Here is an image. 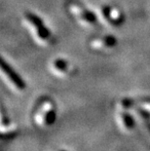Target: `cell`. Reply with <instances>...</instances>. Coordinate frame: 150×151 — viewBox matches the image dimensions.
Returning <instances> with one entry per match:
<instances>
[{
  "mask_svg": "<svg viewBox=\"0 0 150 151\" xmlns=\"http://www.w3.org/2000/svg\"><path fill=\"white\" fill-rule=\"evenodd\" d=\"M56 111L53 110V109H49L47 110L45 113V116H44V121H45L46 125H52L54 122L56 121Z\"/></svg>",
  "mask_w": 150,
  "mask_h": 151,
  "instance_id": "7",
  "label": "cell"
},
{
  "mask_svg": "<svg viewBox=\"0 0 150 151\" xmlns=\"http://www.w3.org/2000/svg\"><path fill=\"white\" fill-rule=\"evenodd\" d=\"M117 44V39L111 35H105L103 37L97 38L91 42V46L93 49L97 51H107L111 50Z\"/></svg>",
  "mask_w": 150,
  "mask_h": 151,
  "instance_id": "3",
  "label": "cell"
},
{
  "mask_svg": "<svg viewBox=\"0 0 150 151\" xmlns=\"http://www.w3.org/2000/svg\"><path fill=\"white\" fill-rule=\"evenodd\" d=\"M98 18L100 19V22H103L105 25L110 27H114L112 20L110 17V7L109 6H101L98 9Z\"/></svg>",
  "mask_w": 150,
  "mask_h": 151,
  "instance_id": "6",
  "label": "cell"
},
{
  "mask_svg": "<svg viewBox=\"0 0 150 151\" xmlns=\"http://www.w3.org/2000/svg\"><path fill=\"white\" fill-rule=\"evenodd\" d=\"M0 67H1V72L3 76H4L16 89L19 90V91H23V90L25 89L24 81L4 60H1V65H0Z\"/></svg>",
  "mask_w": 150,
  "mask_h": 151,
  "instance_id": "2",
  "label": "cell"
},
{
  "mask_svg": "<svg viewBox=\"0 0 150 151\" xmlns=\"http://www.w3.org/2000/svg\"><path fill=\"white\" fill-rule=\"evenodd\" d=\"M122 104H123L124 107H130L131 105L133 104V101H131V99H123Z\"/></svg>",
  "mask_w": 150,
  "mask_h": 151,
  "instance_id": "9",
  "label": "cell"
},
{
  "mask_svg": "<svg viewBox=\"0 0 150 151\" xmlns=\"http://www.w3.org/2000/svg\"><path fill=\"white\" fill-rule=\"evenodd\" d=\"M146 126H147V128H148V130L150 131V122H148V121H146Z\"/></svg>",
  "mask_w": 150,
  "mask_h": 151,
  "instance_id": "10",
  "label": "cell"
},
{
  "mask_svg": "<svg viewBox=\"0 0 150 151\" xmlns=\"http://www.w3.org/2000/svg\"><path fill=\"white\" fill-rule=\"evenodd\" d=\"M51 69L57 74L65 75L69 71V65L63 59H56L51 63Z\"/></svg>",
  "mask_w": 150,
  "mask_h": 151,
  "instance_id": "5",
  "label": "cell"
},
{
  "mask_svg": "<svg viewBox=\"0 0 150 151\" xmlns=\"http://www.w3.org/2000/svg\"><path fill=\"white\" fill-rule=\"evenodd\" d=\"M30 32L32 34L34 40L40 45H46L51 39L50 30L44 25V24L31 28Z\"/></svg>",
  "mask_w": 150,
  "mask_h": 151,
  "instance_id": "4",
  "label": "cell"
},
{
  "mask_svg": "<svg viewBox=\"0 0 150 151\" xmlns=\"http://www.w3.org/2000/svg\"><path fill=\"white\" fill-rule=\"evenodd\" d=\"M62 151H65V150H62Z\"/></svg>",
  "mask_w": 150,
  "mask_h": 151,
  "instance_id": "11",
  "label": "cell"
},
{
  "mask_svg": "<svg viewBox=\"0 0 150 151\" xmlns=\"http://www.w3.org/2000/svg\"><path fill=\"white\" fill-rule=\"evenodd\" d=\"M122 119L124 125L128 129H132V128L135 127V120H133V116H131L129 113H122Z\"/></svg>",
  "mask_w": 150,
  "mask_h": 151,
  "instance_id": "8",
  "label": "cell"
},
{
  "mask_svg": "<svg viewBox=\"0 0 150 151\" xmlns=\"http://www.w3.org/2000/svg\"><path fill=\"white\" fill-rule=\"evenodd\" d=\"M69 11L76 18L77 22L85 27H91L97 24L98 16L78 4H71L69 6Z\"/></svg>",
  "mask_w": 150,
  "mask_h": 151,
  "instance_id": "1",
  "label": "cell"
}]
</instances>
